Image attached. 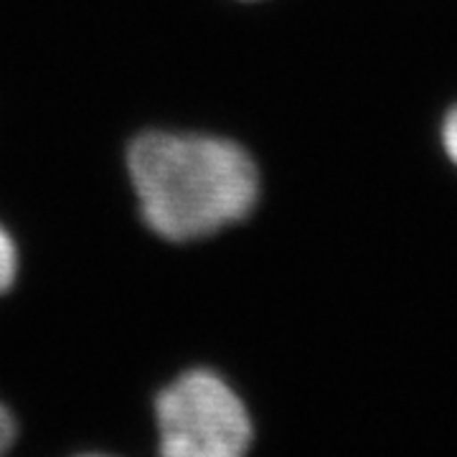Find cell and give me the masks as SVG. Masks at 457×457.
I'll return each mask as SVG.
<instances>
[{"instance_id":"6","label":"cell","mask_w":457,"mask_h":457,"mask_svg":"<svg viewBox=\"0 0 457 457\" xmlns=\"http://www.w3.org/2000/svg\"><path fill=\"white\" fill-rule=\"evenodd\" d=\"M77 457H114V455H104V453H84V455H77Z\"/></svg>"},{"instance_id":"4","label":"cell","mask_w":457,"mask_h":457,"mask_svg":"<svg viewBox=\"0 0 457 457\" xmlns=\"http://www.w3.org/2000/svg\"><path fill=\"white\" fill-rule=\"evenodd\" d=\"M16 437H18L16 417H13V411H11V409L0 402V457H5L11 450H13Z\"/></svg>"},{"instance_id":"5","label":"cell","mask_w":457,"mask_h":457,"mask_svg":"<svg viewBox=\"0 0 457 457\" xmlns=\"http://www.w3.org/2000/svg\"><path fill=\"white\" fill-rule=\"evenodd\" d=\"M442 147H445V155L450 158V163L457 168V104L450 110V112L445 114V120H442Z\"/></svg>"},{"instance_id":"3","label":"cell","mask_w":457,"mask_h":457,"mask_svg":"<svg viewBox=\"0 0 457 457\" xmlns=\"http://www.w3.org/2000/svg\"><path fill=\"white\" fill-rule=\"evenodd\" d=\"M18 246L13 234L0 224V295H5L18 278Z\"/></svg>"},{"instance_id":"2","label":"cell","mask_w":457,"mask_h":457,"mask_svg":"<svg viewBox=\"0 0 457 457\" xmlns=\"http://www.w3.org/2000/svg\"><path fill=\"white\" fill-rule=\"evenodd\" d=\"M158 457H246L254 422L245 399L213 369H186L155 396Z\"/></svg>"},{"instance_id":"1","label":"cell","mask_w":457,"mask_h":457,"mask_svg":"<svg viewBox=\"0 0 457 457\" xmlns=\"http://www.w3.org/2000/svg\"><path fill=\"white\" fill-rule=\"evenodd\" d=\"M125 163L145 227L173 245L242 224L260 201V168L249 150L213 132H140Z\"/></svg>"}]
</instances>
